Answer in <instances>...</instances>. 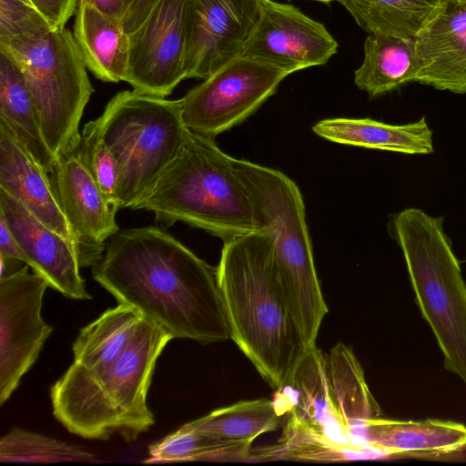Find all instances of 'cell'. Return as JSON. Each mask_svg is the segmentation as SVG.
Returning a JSON list of instances; mask_svg holds the SVG:
<instances>
[{
	"label": "cell",
	"instance_id": "39",
	"mask_svg": "<svg viewBox=\"0 0 466 466\" xmlns=\"http://www.w3.org/2000/svg\"><path fill=\"white\" fill-rule=\"evenodd\" d=\"M19 1H22V2H25L26 4H29V5H32L31 1L30 0H19Z\"/></svg>",
	"mask_w": 466,
	"mask_h": 466
},
{
	"label": "cell",
	"instance_id": "28",
	"mask_svg": "<svg viewBox=\"0 0 466 466\" xmlns=\"http://www.w3.org/2000/svg\"><path fill=\"white\" fill-rule=\"evenodd\" d=\"M251 442L210 436L186 424L148 446L143 463L181 461H250Z\"/></svg>",
	"mask_w": 466,
	"mask_h": 466
},
{
	"label": "cell",
	"instance_id": "30",
	"mask_svg": "<svg viewBox=\"0 0 466 466\" xmlns=\"http://www.w3.org/2000/svg\"><path fill=\"white\" fill-rule=\"evenodd\" d=\"M2 463L94 462L95 454L86 449L19 428H13L0 440Z\"/></svg>",
	"mask_w": 466,
	"mask_h": 466
},
{
	"label": "cell",
	"instance_id": "8",
	"mask_svg": "<svg viewBox=\"0 0 466 466\" xmlns=\"http://www.w3.org/2000/svg\"><path fill=\"white\" fill-rule=\"evenodd\" d=\"M97 118L119 169V208H130L187 139L180 99L125 90Z\"/></svg>",
	"mask_w": 466,
	"mask_h": 466
},
{
	"label": "cell",
	"instance_id": "9",
	"mask_svg": "<svg viewBox=\"0 0 466 466\" xmlns=\"http://www.w3.org/2000/svg\"><path fill=\"white\" fill-rule=\"evenodd\" d=\"M291 71L238 56L180 98L181 116L192 133L210 139L254 114Z\"/></svg>",
	"mask_w": 466,
	"mask_h": 466
},
{
	"label": "cell",
	"instance_id": "10",
	"mask_svg": "<svg viewBox=\"0 0 466 466\" xmlns=\"http://www.w3.org/2000/svg\"><path fill=\"white\" fill-rule=\"evenodd\" d=\"M28 268L0 279V405L16 390L53 331L41 314L49 285Z\"/></svg>",
	"mask_w": 466,
	"mask_h": 466
},
{
	"label": "cell",
	"instance_id": "32",
	"mask_svg": "<svg viewBox=\"0 0 466 466\" xmlns=\"http://www.w3.org/2000/svg\"><path fill=\"white\" fill-rule=\"evenodd\" d=\"M55 30L32 5L0 0V39L34 36Z\"/></svg>",
	"mask_w": 466,
	"mask_h": 466
},
{
	"label": "cell",
	"instance_id": "35",
	"mask_svg": "<svg viewBox=\"0 0 466 466\" xmlns=\"http://www.w3.org/2000/svg\"><path fill=\"white\" fill-rule=\"evenodd\" d=\"M0 254L27 264L24 251L2 217H0Z\"/></svg>",
	"mask_w": 466,
	"mask_h": 466
},
{
	"label": "cell",
	"instance_id": "15",
	"mask_svg": "<svg viewBox=\"0 0 466 466\" xmlns=\"http://www.w3.org/2000/svg\"><path fill=\"white\" fill-rule=\"evenodd\" d=\"M0 217L24 251L27 265L49 287L72 299H91L80 274L74 243L35 217L22 203L0 188Z\"/></svg>",
	"mask_w": 466,
	"mask_h": 466
},
{
	"label": "cell",
	"instance_id": "19",
	"mask_svg": "<svg viewBox=\"0 0 466 466\" xmlns=\"http://www.w3.org/2000/svg\"><path fill=\"white\" fill-rule=\"evenodd\" d=\"M0 188L22 203L45 225L74 243L70 228L56 201L48 173L40 167L2 121Z\"/></svg>",
	"mask_w": 466,
	"mask_h": 466
},
{
	"label": "cell",
	"instance_id": "5",
	"mask_svg": "<svg viewBox=\"0 0 466 466\" xmlns=\"http://www.w3.org/2000/svg\"><path fill=\"white\" fill-rule=\"evenodd\" d=\"M421 315L443 355L444 367L466 386V283L443 218L409 208L390 220Z\"/></svg>",
	"mask_w": 466,
	"mask_h": 466
},
{
	"label": "cell",
	"instance_id": "11",
	"mask_svg": "<svg viewBox=\"0 0 466 466\" xmlns=\"http://www.w3.org/2000/svg\"><path fill=\"white\" fill-rule=\"evenodd\" d=\"M187 0H159L146 20L128 35L125 82L133 90L166 97L187 78Z\"/></svg>",
	"mask_w": 466,
	"mask_h": 466
},
{
	"label": "cell",
	"instance_id": "36",
	"mask_svg": "<svg viewBox=\"0 0 466 466\" xmlns=\"http://www.w3.org/2000/svg\"><path fill=\"white\" fill-rule=\"evenodd\" d=\"M77 5L86 2L106 15L122 23L127 12V0H76Z\"/></svg>",
	"mask_w": 466,
	"mask_h": 466
},
{
	"label": "cell",
	"instance_id": "25",
	"mask_svg": "<svg viewBox=\"0 0 466 466\" xmlns=\"http://www.w3.org/2000/svg\"><path fill=\"white\" fill-rule=\"evenodd\" d=\"M145 319L125 304L106 309L79 330L72 346L74 362L87 370L108 365L127 349Z\"/></svg>",
	"mask_w": 466,
	"mask_h": 466
},
{
	"label": "cell",
	"instance_id": "12",
	"mask_svg": "<svg viewBox=\"0 0 466 466\" xmlns=\"http://www.w3.org/2000/svg\"><path fill=\"white\" fill-rule=\"evenodd\" d=\"M258 1V17L240 56L259 59L295 73L326 65L337 53L338 42L321 23L291 5Z\"/></svg>",
	"mask_w": 466,
	"mask_h": 466
},
{
	"label": "cell",
	"instance_id": "21",
	"mask_svg": "<svg viewBox=\"0 0 466 466\" xmlns=\"http://www.w3.org/2000/svg\"><path fill=\"white\" fill-rule=\"evenodd\" d=\"M73 35L86 67L96 78L110 83L125 81L129 44L120 21L81 2Z\"/></svg>",
	"mask_w": 466,
	"mask_h": 466
},
{
	"label": "cell",
	"instance_id": "33",
	"mask_svg": "<svg viewBox=\"0 0 466 466\" xmlns=\"http://www.w3.org/2000/svg\"><path fill=\"white\" fill-rule=\"evenodd\" d=\"M54 29H62L77 10L76 0H30Z\"/></svg>",
	"mask_w": 466,
	"mask_h": 466
},
{
	"label": "cell",
	"instance_id": "24",
	"mask_svg": "<svg viewBox=\"0 0 466 466\" xmlns=\"http://www.w3.org/2000/svg\"><path fill=\"white\" fill-rule=\"evenodd\" d=\"M419 64L413 38L369 34L364 59L354 72V83L375 98L409 82H415Z\"/></svg>",
	"mask_w": 466,
	"mask_h": 466
},
{
	"label": "cell",
	"instance_id": "7",
	"mask_svg": "<svg viewBox=\"0 0 466 466\" xmlns=\"http://www.w3.org/2000/svg\"><path fill=\"white\" fill-rule=\"evenodd\" d=\"M0 51L20 67L37 110L45 140L56 158L72 150L94 88L86 66L67 28L0 39Z\"/></svg>",
	"mask_w": 466,
	"mask_h": 466
},
{
	"label": "cell",
	"instance_id": "26",
	"mask_svg": "<svg viewBox=\"0 0 466 466\" xmlns=\"http://www.w3.org/2000/svg\"><path fill=\"white\" fill-rule=\"evenodd\" d=\"M331 401L346 426L381 418V410L365 380L353 351L339 342L325 355Z\"/></svg>",
	"mask_w": 466,
	"mask_h": 466
},
{
	"label": "cell",
	"instance_id": "13",
	"mask_svg": "<svg viewBox=\"0 0 466 466\" xmlns=\"http://www.w3.org/2000/svg\"><path fill=\"white\" fill-rule=\"evenodd\" d=\"M258 12V0H187V78L206 79L240 56Z\"/></svg>",
	"mask_w": 466,
	"mask_h": 466
},
{
	"label": "cell",
	"instance_id": "4",
	"mask_svg": "<svg viewBox=\"0 0 466 466\" xmlns=\"http://www.w3.org/2000/svg\"><path fill=\"white\" fill-rule=\"evenodd\" d=\"M130 208L153 212L157 225L167 228L180 221L223 241L261 231L235 158L214 139L190 131L177 154Z\"/></svg>",
	"mask_w": 466,
	"mask_h": 466
},
{
	"label": "cell",
	"instance_id": "23",
	"mask_svg": "<svg viewBox=\"0 0 466 466\" xmlns=\"http://www.w3.org/2000/svg\"><path fill=\"white\" fill-rule=\"evenodd\" d=\"M378 459L383 456L362 440L340 441L324 431L285 420L279 441L273 445L251 450L250 461L340 462Z\"/></svg>",
	"mask_w": 466,
	"mask_h": 466
},
{
	"label": "cell",
	"instance_id": "1",
	"mask_svg": "<svg viewBox=\"0 0 466 466\" xmlns=\"http://www.w3.org/2000/svg\"><path fill=\"white\" fill-rule=\"evenodd\" d=\"M92 276L118 304L136 308L173 339L202 344L230 339L218 267L160 227L116 233Z\"/></svg>",
	"mask_w": 466,
	"mask_h": 466
},
{
	"label": "cell",
	"instance_id": "20",
	"mask_svg": "<svg viewBox=\"0 0 466 466\" xmlns=\"http://www.w3.org/2000/svg\"><path fill=\"white\" fill-rule=\"evenodd\" d=\"M313 132L334 143L409 155L433 152L432 131L425 116L404 125L371 118L336 117L320 120Z\"/></svg>",
	"mask_w": 466,
	"mask_h": 466
},
{
	"label": "cell",
	"instance_id": "2",
	"mask_svg": "<svg viewBox=\"0 0 466 466\" xmlns=\"http://www.w3.org/2000/svg\"><path fill=\"white\" fill-rule=\"evenodd\" d=\"M218 271L230 339L272 389L283 387L310 348L281 284L272 235L225 240Z\"/></svg>",
	"mask_w": 466,
	"mask_h": 466
},
{
	"label": "cell",
	"instance_id": "29",
	"mask_svg": "<svg viewBox=\"0 0 466 466\" xmlns=\"http://www.w3.org/2000/svg\"><path fill=\"white\" fill-rule=\"evenodd\" d=\"M280 419L273 400L258 399L220 408L186 425L219 439L253 443L261 434L275 431Z\"/></svg>",
	"mask_w": 466,
	"mask_h": 466
},
{
	"label": "cell",
	"instance_id": "18",
	"mask_svg": "<svg viewBox=\"0 0 466 466\" xmlns=\"http://www.w3.org/2000/svg\"><path fill=\"white\" fill-rule=\"evenodd\" d=\"M273 401L285 420L340 441L360 440L350 432L331 401L325 355L317 346L308 351L288 382L276 390Z\"/></svg>",
	"mask_w": 466,
	"mask_h": 466
},
{
	"label": "cell",
	"instance_id": "3",
	"mask_svg": "<svg viewBox=\"0 0 466 466\" xmlns=\"http://www.w3.org/2000/svg\"><path fill=\"white\" fill-rule=\"evenodd\" d=\"M171 339L145 319L127 349L108 365L87 370L73 362L50 389L54 417L84 439L118 434L127 442L136 441L155 423L147 392L157 360Z\"/></svg>",
	"mask_w": 466,
	"mask_h": 466
},
{
	"label": "cell",
	"instance_id": "14",
	"mask_svg": "<svg viewBox=\"0 0 466 466\" xmlns=\"http://www.w3.org/2000/svg\"><path fill=\"white\" fill-rule=\"evenodd\" d=\"M58 206L67 222L81 268L102 259L105 241L119 231L117 209L73 150L56 158L48 173Z\"/></svg>",
	"mask_w": 466,
	"mask_h": 466
},
{
	"label": "cell",
	"instance_id": "38",
	"mask_svg": "<svg viewBox=\"0 0 466 466\" xmlns=\"http://www.w3.org/2000/svg\"><path fill=\"white\" fill-rule=\"evenodd\" d=\"M312 1H318V2L324 3V4H329L335 0H312Z\"/></svg>",
	"mask_w": 466,
	"mask_h": 466
},
{
	"label": "cell",
	"instance_id": "6",
	"mask_svg": "<svg viewBox=\"0 0 466 466\" xmlns=\"http://www.w3.org/2000/svg\"><path fill=\"white\" fill-rule=\"evenodd\" d=\"M235 165L253 200L260 229L273 237L281 284L301 334L309 348H313L328 307L317 275L300 190L277 169L236 158Z\"/></svg>",
	"mask_w": 466,
	"mask_h": 466
},
{
	"label": "cell",
	"instance_id": "27",
	"mask_svg": "<svg viewBox=\"0 0 466 466\" xmlns=\"http://www.w3.org/2000/svg\"><path fill=\"white\" fill-rule=\"evenodd\" d=\"M368 34L413 38L442 0H335Z\"/></svg>",
	"mask_w": 466,
	"mask_h": 466
},
{
	"label": "cell",
	"instance_id": "17",
	"mask_svg": "<svg viewBox=\"0 0 466 466\" xmlns=\"http://www.w3.org/2000/svg\"><path fill=\"white\" fill-rule=\"evenodd\" d=\"M350 432L378 451L383 459H441L466 451V426L450 420L379 418L355 425Z\"/></svg>",
	"mask_w": 466,
	"mask_h": 466
},
{
	"label": "cell",
	"instance_id": "34",
	"mask_svg": "<svg viewBox=\"0 0 466 466\" xmlns=\"http://www.w3.org/2000/svg\"><path fill=\"white\" fill-rule=\"evenodd\" d=\"M159 0H127V12L122 26L127 35L133 33L146 20Z\"/></svg>",
	"mask_w": 466,
	"mask_h": 466
},
{
	"label": "cell",
	"instance_id": "22",
	"mask_svg": "<svg viewBox=\"0 0 466 466\" xmlns=\"http://www.w3.org/2000/svg\"><path fill=\"white\" fill-rule=\"evenodd\" d=\"M0 121L33 159L49 173L56 157L42 133L32 95L17 64L0 51Z\"/></svg>",
	"mask_w": 466,
	"mask_h": 466
},
{
	"label": "cell",
	"instance_id": "31",
	"mask_svg": "<svg viewBox=\"0 0 466 466\" xmlns=\"http://www.w3.org/2000/svg\"><path fill=\"white\" fill-rule=\"evenodd\" d=\"M72 150L98 185L106 199L118 210L119 169L105 142L98 118L84 126L79 140Z\"/></svg>",
	"mask_w": 466,
	"mask_h": 466
},
{
	"label": "cell",
	"instance_id": "16",
	"mask_svg": "<svg viewBox=\"0 0 466 466\" xmlns=\"http://www.w3.org/2000/svg\"><path fill=\"white\" fill-rule=\"evenodd\" d=\"M413 40L415 82L466 94V0H442Z\"/></svg>",
	"mask_w": 466,
	"mask_h": 466
},
{
	"label": "cell",
	"instance_id": "37",
	"mask_svg": "<svg viewBox=\"0 0 466 466\" xmlns=\"http://www.w3.org/2000/svg\"><path fill=\"white\" fill-rule=\"evenodd\" d=\"M26 263L0 254V279L5 278L21 270Z\"/></svg>",
	"mask_w": 466,
	"mask_h": 466
}]
</instances>
